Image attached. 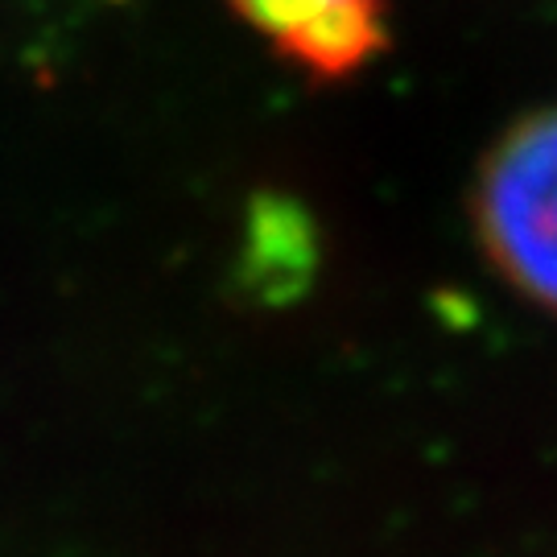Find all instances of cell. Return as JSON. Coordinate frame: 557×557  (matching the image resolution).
<instances>
[{
  "label": "cell",
  "instance_id": "1",
  "mask_svg": "<svg viewBox=\"0 0 557 557\" xmlns=\"http://www.w3.org/2000/svg\"><path fill=\"white\" fill-rule=\"evenodd\" d=\"M479 223L512 285L557 306V112L524 120L492 153Z\"/></svg>",
  "mask_w": 557,
  "mask_h": 557
},
{
  "label": "cell",
  "instance_id": "2",
  "mask_svg": "<svg viewBox=\"0 0 557 557\" xmlns=\"http://www.w3.org/2000/svg\"><path fill=\"white\" fill-rule=\"evenodd\" d=\"M239 17L314 75H351L384 46V0H232Z\"/></svg>",
  "mask_w": 557,
  "mask_h": 557
}]
</instances>
